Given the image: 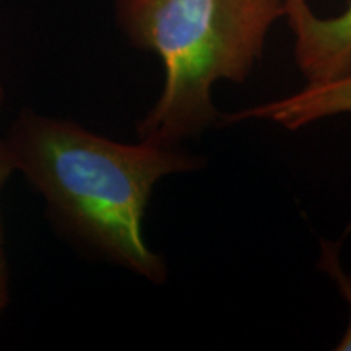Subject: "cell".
<instances>
[{"label": "cell", "instance_id": "1", "mask_svg": "<svg viewBox=\"0 0 351 351\" xmlns=\"http://www.w3.org/2000/svg\"><path fill=\"white\" fill-rule=\"evenodd\" d=\"M3 140L15 173L43 197L57 225L117 265L165 282L163 257L145 241V213L155 184L200 168V158L142 140L116 142L26 108Z\"/></svg>", "mask_w": 351, "mask_h": 351}, {"label": "cell", "instance_id": "2", "mask_svg": "<svg viewBox=\"0 0 351 351\" xmlns=\"http://www.w3.org/2000/svg\"><path fill=\"white\" fill-rule=\"evenodd\" d=\"M117 21L163 60V93L137 127L142 142L176 148L213 125L212 88L244 82L285 10L275 0H116Z\"/></svg>", "mask_w": 351, "mask_h": 351}, {"label": "cell", "instance_id": "3", "mask_svg": "<svg viewBox=\"0 0 351 351\" xmlns=\"http://www.w3.org/2000/svg\"><path fill=\"white\" fill-rule=\"evenodd\" d=\"M296 38L295 57L307 83L330 82L351 73V2L343 13L319 19L307 3L287 15Z\"/></svg>", "mask_w": 351, "mask_h": 351}, {"label": "cell", "instance_id": "4", "mask_svg": "<svg viewBox=\"0 0 351 351\" xmlns=\"http://www.w3.org/2000/svg\"><path fill=\"white\" fill-rule=\"evenodd\" d=\"M346 112H351V73L330 82L307 83L295 95L231 112L223 116V121L238 124L247 119H265L295 130L311 122Z\"/></svg>", "mask_w": 351, "mask_h": 351}, {"label": "cell", "instance_id": "5", "mask_svg": "<svg viewBox=\"0 0 351 351\" xmlns=\"http://www.w3.org/2000/svg\"><path fill=\"white\" fill-rule=\"evenodd\" d=\"M322 251H320L319 269L330 276L339 288L340 295L343 296L346 304L350 307V322L346 327L343 339L339 341L335 350L339 351H351V274H346L340 262V243H328L324 241Z\"/></svg>", "mask_w": 351, "mask_h": 351}, {"label": "cell", "instance_id": "6", "mask_svg": "<svg viewBox=\"0 0 351 351\" xmlns=\"http://www.w3.org/2000/svg\"><path fill=\"white\" fill-rule=\"evenodd\" d=\"M15 174V165L13 158L8 150L5 140L0 138V199L2 192L5 189L8 179ZM8 262L5 254V239H3V228H2V213H0V317L3 311L7 309L8 301H10V285H8Z\"/></svg>", "mask_w": 351, "mask_h": 351}, {"label": "cell", "instance_id": "7", "mask_svg": "<svg viewBox=\"0 0 351 351\" xmlns=\"http://www.w3.org/2000/svg\"><path fill=\"white\" fill-rule=\"evenodd\" d=\"M275 2L280 3V5L283 7L285 15H287L289 10H293V8L300 7V5H302V3H307L306 0H275Z\"/></svg>", "mask_w": 351, "mask_h": 351}, {"label": "cell", "instance_id": "8", "mask_svg": "<svg viewBox=\"0 0 351 351\" xmlns=\"http://www.w3.org/2000/svg\"><path fill=\"white\" fill-rule=\"evenodd\" d=\"M3 103H5V88H3V83L0 80V111H2Z\"/></svg>", "mask_w": 351, "mask_h": 351}]
</instances>
